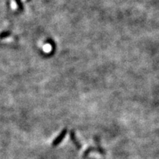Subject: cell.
<instances>
[{
  "instance_id": "obj_1",
  "label": "cell",
  "mask_w": 159,
  "mask_h": 159,
  "mask_svg": "<svg viewBox=\"0 0 159 159\" xmlns=\"http://www.w3.org/2000/svg\"><path fill=\"white\" fill-rule=\"evenodd\" d=\"M66 133H67V129L66 128H63V131L60 132V134H59L58 136H57V137L54 139V140H53L52 143V145L53 146V147H56V146H57L58 144H60V143H61V141H63V139L65 138Z\"/></svg>"
},
{
  "instance_id": "obj_2",
  "label": "cell",
  "mask_w": 159,
  "mask_h": 159,
  "mask_svg": "<svg viewBox=\"0 0 159 159\" xmlns=\"http://www.w3.org/2000/svg\"><path fill=\"white\" fill-rule=\"evenodd\" d=\"M69 136H70L71 140L72 141V142H73V144H75V147H77V149H78V150H80V149H81V147H82V145H81V144L80 143L79 140L78 139V138H77L76 136H75V133L73 131H70Z\"/></svg>"
},
{
  "instance_id": "obj_5",
  "label": "cell",
  "mask_w": 159,
  "mask_h": 159,
  "mask_svg": "<svg viewBox=\"0 0 159 159\" xmlns=\"http://www.w3.org/2000/svg\"><path fill=\"white\" fill-rule=\"evenodd\" d=\"M15 1H16V2L19 10H23L24 7H23V4H22V1H21V0H15Z\"/></svg>"
},
{
  "instance_id": "obj_4",
  "label": "cell",
  "mask_w": 159,
  "mask_h": 159,
  "mask_svg": "<svg viewBox=\"0 0 159 159\" xmlns=\"http://www.w3.org/2000/svg\"><path fill=\"white\" fill-rule=\"evenodd\" d=\"M9 35H10V32H2L1 33H0V38H6V37H8Z\"/></svg>"
},
{
  "instance_id": "obj_3",
  "label": "cell",
  "mask_w": 159,
  "mask_h": 159,
  "mask_svg": "<svg viewBox=\"0 0 159 159\" xmlns=\"http://www.w3.org/2000/svg\"><path fill=\"white\" fill-rule=\"evenodd\" d=\"M94 151H97L98 152V150L97 147H89L84 152V154H83V157L84 158H86L88 156V154L90 153L91 152H94Z\"/></svg>"
},
{
  "instance_id": "obj_6",
  "label": "cell",
  "mask_w": 159,
  "mask_h": 159,
  "mask_svg": "<svg viewBox=\"0 0 159 159\" xmlns=\"http://www.w3.org/2000/svg\"><path fill=\"white\" fill-rule=\"evenodd\" d=\"M27 1H30V0H27Z\"/></svg>"
}]
</instances>
